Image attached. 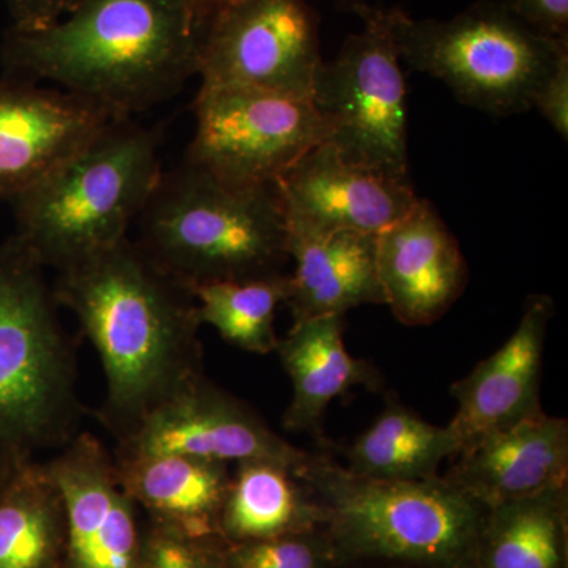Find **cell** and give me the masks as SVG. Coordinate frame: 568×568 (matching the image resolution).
<instances>
[{"label": "cell", "mask_w": 568, "mask_h": 568, "mask_svg": "<svg viewBox=\"0 0 568 568\" xmlns=\"http://www.w3.org/2000/svg\"><path fill=\"white\" fill-rule=\"evenodd\" d=\"M52 293L102 362L106 395L97 418L115 443L204 375L193 294L132 239L59 271Z\"/></svg>", "instance_id": "cell-1"}, {"label": "cell", "mask_w": 568, "mask_h": 568, "mask_svg": "<svg viewBox=\"0 0 568 568\" xmlns=\"http://www.w3.org/2000/svg\"><path fill=\"white\" fill-rule=\"evenodd\" d=\"M204 31L189 0H81L50 28L10 29L2 61L11 80L52 82L130 119L197 74Z\"/></svg>", "instance_id": "cell-2"}, {"label": "cell", "mask_w": 568, "mask_h": 568, "mask_svg": "<svg viewBox=\"0 0 568 568\" xmlns=\"http://www.w3.org/2000/svg\"><path fill=\"white\" fill-rule=\"evenodd\" d=\"M331 448L310 450L297 476L320 507L338 566L396 560L476 568L489 507L444 476L418 481L357 476Z\"/></svg>", "instance_id": "cell-3"}, {"label": "cell", "mask_w": 568, "mask_h": 568, "mask_svg": "<svg viewBox=\"0 0 568 568\" xmlns=\"http://www.w3.org/2000/svg\"><path fill=\"white\" fill-rule=\"evenodd\" d=\"M142 252L183 287L287 274L276 185L237 189L183 163L162 175L136 220Z\"/></svg>", "instance_id": "cell-4"}, {"label": "cell", "mask_w": 568, "mask_h": 568, "mask_svg": "<svg viewBox=\"0 0 568 568\" xmlns=\"http://www.w3.org/2000/svg\"><path fill=\"white\" fill-rule=\"evenodd\" d=\"M160 144L159 130L112 121L11 201L18 241L58 272L125 241L162 179Z\"/></svg>", "instance_id": "cell-5"}, {"label": "cell", "mask_w": 568, "mask_h": 568, "mask_svg": "<svg viewBox=\"0 0 568 568\" xmlns=\"http://www.w3.org/2000/svg\"><path fill=\"white\" fill-rule=\"evenodd\" d=\"M44 267L17 237L0 248V454L32 462L80 433L74 346Z\"/></svg>", "instance_id": "cell-6"}, {"label": "cell", "mask_w": 568, "mask_h": 568, "mask_svg": "<svg viewBox=\"0 0 568 568\" xmlns=\"http://www.w3.org/2000/svg\"><path fill=\"white\" fill-rule=\"evenodd\" d=\"M396 41L407 65L443 81L458 102L499 118L529 111L568 54V41L536 31L506 0H478L450 20H413L403 10Z\"/></svg>", "instance_id": "cell-7"}, {"label": "cell", "mask_w": 568, "mask_h": 568, "mask_svg": "<svg viewBox=\"0 0 568 568\" xmlns=\"http://www.w3.org/2000/svg\"><path fill=\"white\" fill-rule=\"evenodd\" d=\"M402 11L358 7L364 28L347 37L334 61L320 67L312 100L331 125L328 141L346 160L410 181L406 82L396 41Z\"/></svg>", "instance_id": "cell-8"}, {"label": "cell", "mask_w": 568, "mask_h": 568, "mask_svg": "<svg viewBox=\"0 0 568 568\" xmlns=\"http://www.w3.org/2000/svg\"><path fill=\"white\" fill-rule=\"evenodd\" d=\"M185 162L237 189L275 185L331 125L312 99L244 85H201Z\"/></svg>", "instance_id": "cell-9"}, {"label": "cell", "mask_w": 568, "mask_h": 568, "mask_svg": "<svg viewBox=\"0 0 568 568\" xmlns=\"http://www.w3.org/2000/svg\"><path fill=\"white\" fill-rule=\"evenodd\" d=\"M315 11L305 0H235L205 26L201 85H244L312 99L323 65Z\"/></svg>", "instance_id": "cell-10"}, {"label": "cell", "mask_w": 568, "mask_h": 568, "mask_svg": "<svg viewBox=\"0 0 568 568\" xmlns=\"http://www.w3.org/2000/svg\"><path fill=\"white\" fill-rule=\"evenodd\" d=\"M175 454L230 465L250 459L275 462L297 473L310 450L295 447L260 414L200 375L142 418L115 457Z\"/></svg>", "instance_id": "cell-11"}, {"label": "cell", "mask_w": 568, "mask_h": 568, "mask_svg": "<svg viewBox=\"0 0 568 568\" xmlns=\"http://www.w3.org/2000/svg\"><path fill=\"white\" fill-rule=\"evenodd\" d=\"M65 508L62 568H141L136 504L123 488L114 454L80 432L44 462Z\"/></svg>", "instance_id": "cell-12"}, {"label": "cell", "mask_w": 568, "mask_h": 568, "mask_svg": "<svg viewBox=\"0 0 568 568\" xmlns=\"http://www.w3.org/2000/svg\"><path fill=\"white\" fill-rule=\"evenodd\" d=\"M287 230L379 234L405 216L418 196L413 183L349 162L325 141L275 183Z\"/></svg>", "instance_id": "cell-13"}, {"label": "cell", "mask_w": 568, "mask_h": 568, "mask_svg": "<svg viewBox=\"0 0 568 568\" xmlns=\"http://www.w3.org/2000/svg\"><path fill=\"white\" fill-rule=\"evenodd\" d=\"M119 121L61 89L0 81V201H13Z\"/></svg>", "instance_id": "cell-14"}, {"label": "cell", "mask_w": 568, "mask_h": 568, "mask_svg": "<svg viewBox=\"0 0 568 568\" xmlns=\"http://www.w3.org/2000/svg\"><path fill=\"white\" fill-rule=\"evenodd\" d=\"M552 315L549 295L530 294L517 331L450 387L458 409L447 426L457 436L459 452L493 433L544 416L541 369Z\"/></svg>", "instance_id": "cell-15"}, {"label": "cell", "mask_w": 568, "mask_h": 568, "mask_svg": "<svg viewBox=\"0 0 568 568\" xmlns=\"http://www.w3.org/2000/svg\"><path fill=\"white\" fill-rule=\"evenodd\" d=\"M376 257L384 304L410 327L439 321L465 293L469 280L457 237L435 205L422 197L377 234Z\"/></svg>", "instance_id": "cell-16"}, {"label": "cell", "mask_w": 568, "mask_h": 568, "mask_svg": "<svg viewBox=\"0 0 568 568\" xmlns=\"http://www.w3.org/2000/svg\"><path fill=\"white\" fill-rule=\"evenodd\" d=\"M444 477L489 508L568 484V422L544 414L485 436Z\"/></svg>", "instance_id": "cell-17"}, {"label": "cell", "mask_w": 568, "mask_h": 568, "mask_svg": "<svg viewBox=\"0 0 568 568\" xmlns=\"http://www.w3.org/2000/svg\"><path fill=\"white\" fill-rule=\"evenodd\" d=\"M343 328V316L294 323L275 349L293 384L283 426L287 432L312 436L317 447L332 446L325 437L324 418L335 398L353 387L377 392L384 386L375 365L346 349Z\"/></svg>", "instance_id": "cell-18"}, {"label": "cell", "mask_w": 568, "mask_h": 568, "mask_svg": "<svg viewBox=\"0 0 568 568\" xmlns=\"http://www.w3.org/2000/svg\"><path fill=\"white\" fill-rule=\"evenodd\" d=\"M377 234L287 230L290 274L286 305L294 323L324 316H345L357 306L384 304L377 275Z\"/></svg>", "instance_id": "cell-19"}, {"label": "cell", "mask_w": 568, "mask_h": 568, "mask_svg": "<svg viewBox=\"0 0 568 568\" xmlns=\"http://www.w3.org/2000/svg\"><path fill=\"white\" fill-rule=\"evenodd\" d=\"M115 463L123 488L149 521L194 538L222 537L220 517L233 477L227 463L175 454Z\"/></svg>", "instance_id": "cell-20"}, {"label": "cell", "mask_w": 568, "mask_h": 568, "mask_svg": "<svg viewBox=\"0 0 568 568\" xmlns=\"http://www.w3.org/2000/svg\"><path fill=\"white\" fill-rule=\"evenodd\" d=\"M235 466L220 517L226 544L271 540L323 526L320 507L294 469L265 459Z\"/></svg>", "instance_id": "cell-21"}, {"label": "cell", "mask_w": 568, "mask_h": 568, "mask_svg": "<svg viewBox=\"0 0 568 568\" xmlns=\"http://www.w3.org/2000/svg\"><path fill=\"white\" fill-rule=\"evenodd\" d=\"M457 436L448 426L428 424L418 414L387 395L375 424L345 450L347 469L376 480L418 481L439 476V467L457 457Z\"/></svg>", "instance_id": "cell-22"}, {"label": "cell", "mask_w": 568, "mask_h": 568, "mask_svg": "<svg viewBox=\"0 0 568 568\" xmlns=\"http://www.w3.org/2000/svg\"><path fill=\"white\" fill-rule=\"evenodd\" d=\"M568 484L489 508L476 568H564Z\"/></svg>", "instance_id": "cell-23"}, {"label": "cell", "mask_w": 568, "mask_h": 568, "mask_svg": "<svg viewBox=\"0 0 568 568\" xmlns=\"http://www.w3.org/2000/svg\"><path fill=\"white\" fill-rule=\"evenodd\" d=\"M65 508L44 463L14 470L0 496V568H62Z\"/></svg>", "instance_id": "cell-24"}, {"label": "cell", "mask_w": 568, "mask_h": 568, "mask_svg": "<svg viewBox=\"0 0 568 568\" xmlns=\"http://www.w3.org/2000/svg\"><path fill=\"white\" fill-rule=\"evenodd\" d=\"M290 274L219 282L193 287L201 325H212L224 342L246 353H275L280 336L275 332L276 308L290 297Z\"/></svg>", "instance_id": "cell-25"}, {"label": "cell", "mask_w": 568, "mask_h": 568, "mask_svg": "<svg viewBox=\"0 0 568 568\" xmlns=\"http://www.w3.org/2000/svg\"><path fill=\"white\" fill-rule=\"evenodd\" d=\"M227 564L233 568H331L336 564L323 526L308 532L226 545Z\"/></svg>", "instance_id": "cell-26"}, {"label": "cell", "mask_w": 568, "mask_h": 568, "mask_svg": "<svg viewBox=\"0 0 568 568\" xmlns=\"http://www.w3.org/2000/svg\"><path fill=\"white\" fill-rule=\"evenodd\" d=\"M226 541L194 538L170 526L149 521L142 540L141 568H215Z\"/></svg>", "instance_id": "cell-27"}, {"label": "cell", "mask_w": 568, "mask_h": 568, "mask_svg": "<svg viewBox=\"0 0 568 568\" xmlns=\"http://www.w3.org/2000/svg\"><path fill=\"white\" fill-rule=\"evenodd\" d=\"M540 112L556 130V133L567 141L568 138V54L560 58L558 65L541 82L534 95L530 110Z\"/></svg>", "instance_id": "cell-28"}, {"label": "cell", "mask_w": 568, "mask_h": 568, "mask_svg": "<svg viewBox=\"0 0 568 568\" xmlns=\"http://www.w3.org/2000/svg\"><path fill=\"white\" fill-rule=\"evenodd\" d=\"M508 7L549 39L568 41V0H506Z\"/></svg>", "instance_id": "cell-29"}, {"label": "cell", "mask_w": 568, "mask_h": 568, "mask_svg": "<svg viewBox=\"0 0 568 568\" xmlns=\"http://www.w3.org/2000/svg\"><path fill=\"white\" fill-rule=\"evenodd\" d=\"M13 31L36 32L50 28L70 13L81 0H7Z\"/></svg>", "instance_id": "cell-30"}, {"label": "cell", "mask_w": 568, "mask_h": 568, "mask_svg": "<svg viewBox=\"0 0 568 568\" xmlns=\"http://www.w3.org/2000/svg\"><path fill=\"white\" fill-rule=\"evenodd\" d=\"M192 3L196 13L200 14L201 20L207 26L209 20L216 13L224 9V7L231 6L235 0H189Z\"/></svg>", "instance_id": "cell-31"}, {"label": "cell", "mask_w": 568, "mask_h": 568, "mask_svg": "<svg viewBox=\"0 0 568 568\" xmlns=\"http://www.w3.org/2000/svg\"><path fill=\"white\" fill-rule=\"evenodd\" d=\"M21 465H24V463L14 462V459L0 454V496L9 485L10 478L13 477L14 470Z\"/></svg>", "instance_id": "cell-32"}, {"label": "cell", "mask_w": 568, "mask_h": 568, "mask_svg": "<svg viewBox=\"0 0 568 568\" xmlns=\"http://www.w3.org/2000/svg\"><path fill=\"white\" fill-rule=\"evenodd\" d=\"M339 7L347 11H354L358 9V7L364 6L365 0H338Z\"/></svg>", "instance_id": "cell-33"}, {"label": "cell", "mask_w": 568, "mask_h": 568, "mask_svg": "<svg viewBox=\"0 0 568 568\" xmlns=\"http://www.w3.org/2000/svg\"><path fill=\"white\" fill-rule=\"evenodd\" d=\"M224 551H226V548H224ZM224 551H223L222 558H220L219 562H216L215 568H233L230 566V564H227L226 555H224Z\"/></svg>", "instance_id": "cell-34"}]
</instances>
